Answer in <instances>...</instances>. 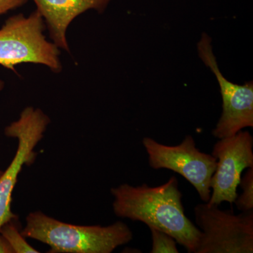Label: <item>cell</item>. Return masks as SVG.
Segmentation results:
<instances>
[{
    "label": "cell",
    "mask_w": 253,
    "mask_h": 253,
    "mask_svg": "<svg viewBox=\"0 0 253 253\" xmlns=\"http://www.w3.org/2000/svg\"><path fill=\"white\" fill-rule=\"evenodd\" d=\"M113 212L118 217L141 221L167 233L189 253H196L202 232L186 217L175 176L162 185L123 184L112 188Z\"/></svg>",
    "instance_id": "6da1fadb"
},
{
    "label": "cell",
    "mask_w": 253,
    "mask_h": 253,
    "mask_svg": "<svg viewBox=\"0 0 253 253\" xmlns=\"http://www.w3.org/2000/svg\"><path fill=\"white\" fill-rule=\"evenodd\" d=\"M21 233L48 245L49 253H111L133 239L132 231L122 221L106 226L73 225L41 211L28 214Z\"/></svg>",
    "instance_id": "7a4b0ae2"
},
{
    "label": "cell",
    "mask_w": 253,
    "mask_h": 253,
    "mask_svg": "<svg viewBox=\"0 0 253 253\" xmlns=\"http://www.w3.org/2000/svg\"><path fill=\"white\" fill-rule=\"evenodd\" d=\"M44 21L36 10L29 16H11L0 29V65L14 71L21 63L44 65L55 73L61 71L60 51L46 41Z\"/></svg>",
    "instance_id": "3957f363"
},
{
    "label": "cell",
    "mask_w": 253,
    "mask_h": 253,
    "mask_svg": "<svg viewBox=\"0 0 253 253\" xmlns=\"http://www.w3.org/2000/svg\"><path fill=\"white\" fill-rule=\"evenodd\" d=\"M194 215L202 232L195 253H253V210L235 214L205 203L194 208Z\"/></svg>",
    "instance_id": "277c9868"
},
{
    "label": "cell",
    "mask_w": 253,
    "mask_h": 253,
    "mask_svg": "<svg viewBox=\"0 0 253 253\" xmlns=\"http://www.w3.org/2000/svg\"><path fill=\"white\" fill-rule=\"evenodd\" d=\"M142 144L150 167L178 173L194 186L204 203L209 201L211 181L217 168V160L212 154L200 151L192 136H186L176 146L160 144L151 137H144Z\"/></svg>",
    "instance_id": "5b68a950"
},
{
    "label": "cell",
    "mask_w": 253,
    "mask_h": 253,
    "mask_svg": "<svg viewBox=\"0 0 253 253\" xmlns=\"http://www.w3.org/2000/svg\"><path fill=\"white\" fill-rule=\"evenodd\" d=\"M49 123V118L42 110L30 106L23 109L17 121L5 128V135L17 139L18 148L11 164L0 176V229L18 218L11 209L13 191L23 166H29L36 160L34 149Z\"/></svg>",
    "instance_id": "8992f818"
},
{
    "label": "cell",
    "mask_w": 253,
    "mask_h": 253,
    "mask_svg": "<svg viewBox=\"0 0 253 253\" xmlns=\"http://www.w3.org/2000/svg\"><path fill=\"white\" fill-rule=\"evenodd\" d=\"M200 58L217 78L222 98V113L212 135L217 139L235 135L241 129L253 126V82L244 85L234 84L224 77L212 52L211 38L203 33L198 43Z\"/></svg>",
    "instance_id": "52a82bcc"
},
{
    "label": "cell",
    "mask_w": 253,
    "mask_h": 253,
    "mask_svg": "<svg viewBox=\"0 0 253 253\" xmlns=\"http://www.w3.org/2000/svg\"><path fill=\"white\" fill-rule=\"evenodd\" d=\"M253 137L248 131L219 139L213 146L212 155L217 168L211 181V196L208 204H232L237 198L241 174L253 168Z\"/></svg>",
    "instance_id": "ba28073f"
},
{
    "label": "cell",
    "mask_w": 253,
    "mask_h": 253,
    "mask_svg": "<svg viewBox=\"0 0 253 253\" xmlns=\"http://www.w3.org/2000/svg\"><path fill=\"white\" fill-rule=\"evenodd\" d=\"M111 0H33L49 29L53 42L69 51L66 31L79 15L89 9L101 13Z\"/></svg>",
    "instance_id": "9c48e42d"
},
{
    "label": "cell",
    "mask_w": 253,
    "mask_h": 253,
    "mask_svg": "<svg viewBox=\"0 0 253 253\" xmlns=\"http://www.w3.org/2000/svg\"><path fill=\"white\" fill-rule=\"evenodd\" d=\"M13 221V220H12ZM12 221L6 223L0 229V235L2 236L9 245L14 253H38L34 248L32 247L26 241V238L18 231L13 224Z\"/></svg>",
    "instance_id": "30bf717a"
},
{
    "label": "cell",
    "mask_w": 253,
    "mask_h": 253,
    "mask_svg": "<svg viewBox=\"0 0 253 253\" xmlns=\"http://www.w3.org/2000/svg\"><path fill=\"white\" fill-rule=\"evenodd\" d=\"M239 185L243 190L241 196L235 201L236 207L241 212L253 210V168H250L240 181Z\"/></svg>",
    "instance_id": "8fae6325"
},
{
    "label": "cell",
    "mask_w": 253,
    "mask_h": 253,
    "mask_svg": "<svg viewBox=\"0 0 253 253\" xmlns=\"http://www.w3.org/2000/svg\"><path fill=\"white\" fill-rule=\"evenodd\" d=\"M152 236L151 253H178L176 242L174 238L164 231L150 227Z\"/></svg>",
    "instance_id": "7c38bea8"
},
{
    "label": "cell",
    "mask_w": 253,
    "mask_h": 253,
    "mask_svg": "<svg viewBox=\"0 0 253 253\" xmlns=\"http://www.w3.org/2000/svg\"><path fill=\"white\" fill-rule=\"evenodd\" d=\"M27 0H0V15L22 6Z\"/></svg>",
    "instance_id": "4fadbf2b"
},
{
    "label": "cell",
    "mask_w": 253,
    "mask_h": 253,
    "mask_svg": "<svg viewBox=\"0 0 253 253\" xmlns=\"http://www.w3.org/2000/svg\"><path fill=\"white\" fill-rule=\"evenodd\" d=\"M0 253H14L6 240L0 235Z\"/></svg>",
    "instance_id": "5bb4252c"
},
{
    "label": "cell",
    "mask_w": 253,
    "mask_h": 253,
    "mask_svg": "<svg viewBox=\"0 0 253 253\" xmlns=\"http://www.w3.org/2000/svg\"><path fill=\"white\" fill-rule=\"evenodd\" d=\"M4 82H3L2 81H1V80H0V91L2 90L3 88H4Z\"/></svg>",
    "instance_id": "9a60e30c"
},
{
    "label": "cell",
    "mask_w": 253,
    "mask_h": 253,
    "mask_svg": "<svg viewBox=\"0 0 253 253\" xmlns=\"http://www.w3.org/2000/svg\"><path fill=\"white\" fill-rule=\"evenodd\" d=\"M2 171L0 170V176H1V174H2Z\"/></svg>",
    "instance_id": "2e32d148"
}]
</instances>
